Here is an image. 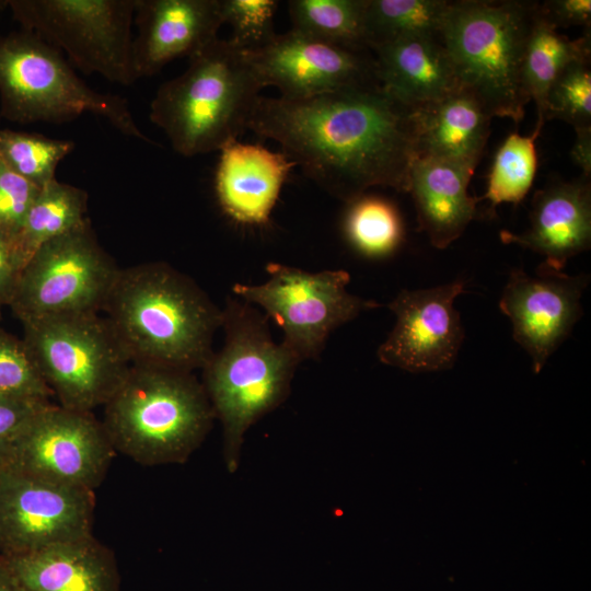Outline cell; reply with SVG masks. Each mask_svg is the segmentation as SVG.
Instances as JSON below:
<instances>
[{
  "instance_id": "cell-27",
  "label": "cell",
  "mask_w": 591,
  "mask_h": 591,
  "mask_svg": "<svg viewBox=\"0 0 591 591\" xmlns=\"http://www.w3.org/2000/svg\"><path fill=\"white\" fill-rule=\"evenodd\" d=\"M367 0H290L292 30L351 49L364 42Z\"/></svg>"
},
{
  "instance_id": "cell-34",
  "label": "cell",
  "mask_w": 591,
  "mask_h": 591,
  "mask_svg": "<svg viewBox=\"0 0 591 591\" xmlns=\"http://www.w3.org/2000/svg\"><path fill=\"white\" fill-rule=\"evenodd\" d=\"M39 189L0 158V228L16 234Z\"/></svg>"
},
{
  "instance_id": "cell-13",
  "label": "cell",
  "mask_w": 591,
  "mask_h": 591,
  "mask_svg": "<svg viewBox=\"0 0 591 591\" xmlns=\"http://www.w3.org/2000/svg\"><path fill=\"white\" fill-rule=\"evenodd\" d=\"M94 491L0 467V556L92 534Z\"/></svg>"
},
{
  "instance_id": "cell-15",
  "label": "cell",
  "mask_w": 591,
  "mask_h": 591,
  "mask_svg": "<svg viewBox=\"0 0 591 591\" xmlns=\"http://www.w3.org/2000/svg\"><path fill=\"white\" fill-rule=\"evenodd\" d=\"M464 286L457 279L428 289L402 290L387 304L396 323L378 349L379 360L413 373L452 368L464 340L454 309Z\"/></svg>"
},
{
  "instance_id": "cell-35",
  "label": "cell",
  "mask_w": 591,
  "mask_h": 591,
  "mask_svg": "<svg viewBox=\"0 0 591 591\" xmlns=\"http://www.w3.org/2000/svg\"><path fill=\"white\" fill-rule=\"evenodd\" d=\"M48 404L49 401L0 396V462L20 432Z\"/></svg>"
},
{
  "instance_id": "cell-19",
  "label": "cell",
  "mask_w": 591,
  "mask_h": 591,
  "mask_svg": "<svg viewBox=\"0 0 591 591\" xmlns=\"http://www.w3.org/2000/svg\"><path fill=\"white\" fill-rule=\"evenodd\" d=\"M219 152L215 188L223 212L241 224H267L296 163L282 152L237 139Z\"/></svg>"
},
{
  "instance_id": "cell-39",
  "label": "cell",
  "mask_w": 591,
  "mask_h": 591,
  "mask_svg": "<svg viewBox=\"0 0 591 591\" xmlns=\"http://www.w3.org/2000/svg\"><path fill=\"white\" fill-rule=\"evenodd\" d=\"M0 591H26L0 557Z\"/></svg>"
},
{
  "instance_id": "cell-5",
  "label": "cell",
  "mask_w": 591,
  "mask_h": 591,
  "mask_svg": "<svg viewBox=\"0 0 591 591\" xmlns=\"http://www.w3.org/2000/svg\"><path fill=\"white\" fill-rule=\"evenodd\" d=\"M215 414L193 372L131 364L104 404L102 425L115 450L143 465L184 463Z\"/></svg>"
},
{
  "instance_id": "cell-1",
  "label": "cell",
  "mask_w": 591,
  "mask_h": 591,
  "mask_svg": "<svg viewBox=\"0 0 591 591\" xmlns=\"http://www.w3.org/2000/svg\"><path fill=\"white\" fill-rule=\"evenodd\" d=\"M413 112L375 81L299 100L259 95L247 129L350 204L373 186L409 190Z\"/></svg>"
},
{
  "instance_id": "cell-29",
  "label": "cell",
  "mask_w": 591,
  "mask_h": 591,
  "mask_svg": "<svg viewBox=\"0 0 591 591\" xmlns=\"http://www.w3.org/2000/svg\"><path fill=\"white\" fill-rule=\"evenodd\" d=\"M348 205L345 231L358 251L369 256H384L397 247L403 229L393 205L367 195Z\"/></svg>"
},
{
  "instance_id": "cell-24",
  "label": "cell",
  "mask_w": 591,
  "mask_h": 591,
  "mask_svg": "<svg viewBox=\"0 0 591 591\" xmlns=\"http://www.w3.org/2000/svg\"><path fill=\"white\" fill-rule=\"evenodd\" d=\"M590 33L576 39L558 33L538 15L536 5L523 59V82L537 112L535 127L542 129L546 121L547 92L561 69L573 60L590 59Z\"/></svg>"
},
{
  "instance_id": "cell-38",
  "label": "cell",
  "mask_w": 591,
  "mask_h": 591,
  "mask_svg": "<svg viewBox=\"0 0 591 591\" xmlns=\"http://www.w3.org/2000/svg\"><path fill=\"white\" fill-rule=\"evenodd\" d=\"M576 141L570 157L575 164L582 170V175L590 178L591 174V128L576 130Z\"/></svg>"
},
{
  "instance_id": "cell-18",
  "label": "cell",
  "mask_w": 591,
  "mask_h": 591,
  "mask_svg": "<svg viewBox=\"0 0 591 591\" xmlns=\"http://www.w3.org/2000/svg\"><path fill=\"white\" fill-rule=\"evenodd\" d=\"M530 227L522 233L500 232L505 244H518L545 257L544 263L563 270L567 260L591 245V185L581 175L572 182H554L532 199Z\"/></svg>"
},
{
  "instance_id": "cell-22",
  "label": "cell",
  "mask_w": 591,
  "mask_h": 591,
  "mask_svg": "<svg viewBox=\"0 0 591 591\" xmlns=\"http://www.w3.org/2000/svg\"><path fill=\"white\" fill-rule=\"evenodd\" d=\"M380 84L403 104L417 108L461 85L441 36H410L370 49Z\"/></svg>"
},
{
  "instance_id": "cell-4",
  "label": "cell",
  "mask_w": 591,
  "mask_h": 591,
  "mask_svg": "<svg viewBox=\"0 0 591 591\" xmlns=\"http://www.w3.org/2000/svg\"><path fill=\"white\" fill-rule=\"evenodd\" d=\"M188 59L183 73L159 86L149 112L151 123L186 158L236 140L264 89L245 51L229 39L218 37Z\"/></svg>"
},
{
  "instance_id": "cell-23",
  "label": "cell",
  "mask_w": 591,
  "mask_h": 591,
  "mask_svg": "<svg viewBox=\"0 0 591 591\" xmlns=\"http://www.w3.org/2000/svg\"><path fill=\"white\" fill-rule=\"evenodd\" d=\"M474 173L455 164L415 157L409 172V193L416 207L419 230L443 250L459 239L477 217V197L467 187Z\"/></svg>"
},
{
  "instance_id": "cell-21",
  "label": "cell",
  "mask_w": 591,
  "mask_h": 591,
  "mask_svg": "<svg viewBox=\"0 0 591 591\" xmlns=\"http://www.w3.org/2000/svg\"><path fill=\"white\" fill-rule=\"evenodd\" d=\"M491 116L466 89L414 108L416 157L445 161L474 173L489 132Z\"/></svg>"
},
{
  "instance_id": "cell-28",
  "label": "cell",
  "mask_w": 591,
  "mask_h": 591,
  "mask_svg": "<svg viewBox=\"0 0 591 591\" xmlns=\"http://www.w3.org/2000/svg\"><path fill=\"white\" fill-rule=\"evenodd\" d=\"M535 127L530 136L510 134L496 152L485 194L477 201L489 200L487 216H495L501 202L519 204L530 190L537 166L535 140L541 134Z\"/></svg>"
},
{
  "instance_id": "cell-11",
  "label": "cell",
  "mask_w": 591,
  "mask_h": 591,
  "mask_svg": "<svg viewBox=\"0 0 591 591\" xmlns=\"http://www.w3.org/2000/svg\"><path fill=\"white\" fill-rule=\"evenodd\" d=\"M118 269L86 221L45 243L32 255L9 303L24 323L100 312Z\"/></svg>"
},
{
  "instance_id": "cell-8",
  "label": "cell",
  "mask_w": 591,
  "mask_h": 591,
  "mask_svg": "<svg viewBox=\"0 0 591 591\" xmlns=\"http://www.w3.org/2000/svg\"><path fill=\"white\" fill-rule=\"evenodd\" d=\"M24 343L58 405L92 413L104 406L131 362L99 312L25 322Z\"/></svg>"
},
{
  "instance_id": "cell-30",
  "label": "cell",
  "mask_w": 591,
  "mask_h": 591,
  "mask_svg": "<svg viewBox=\"0 0 591 591\" xmlns=\"http://www.w3.org/2000/svg\"><path fill=\"white\" fill-rule=\"evenodd\" d=\"M74 147L73 141L40 134L0 131V158L12 171L38 187L56 179L58 164Z\"/></svg>"
},
{
  "instance_id": "cell-36",
  "label": "cell",
  "mask_w": 591,
  "mask_h": 591,
  "mask_svg": "<svg viewBox=\"0 0 591 591\" xmlns=\"http://www.w3.org/2000/svg\"><path fill=\"white\" fill-rule=\"evenodd\" d=\"M537 13L556 30L559 27L582 26L590 31V0H547L537 2Z\"/></svg>"
},
{
  "instance_id": "cell-2",
  "label": "cell",
  "mask_w": 591,
  "mask_h": 591,
  "mask_svg": "<svg viewBox=\"0 0 591 591\" xmlns=\"http://www.w3.org/2000/svg\"><path fill=\"white\" fill-rule=\"evenodd\" d=\"M102 311L131 364L193 372L212 355L219 309L166 263L119 268Z\"/></svg>"
},
{
  "instance_id": "cell-33",
  "label": "cell",
  "mask_w": 591,
  "mask_h": 591,
  "mask_svg": "<svg viewBox=\"0 0 591 591\" xmlns=\"http://www.w3.org/2000/svg\"><path fill=\"white\" fill-rule=\"evenodd\" d=\"M0 396L49 401L42 378L24 340L0 331Z\"/></svg>"
},
{
  "instance_id": "cell-7",
  "label": "cell",
  "mask_w": 591,
  "mask_h": 591,
  "mask_svg": "<svg viewBox=\"0 0 591 591\" xmlns=\"http://www.w3.org/2000/svg\"><path fill=\"white\" fill-rule=\"evenodd\" d=\"M0 93L3 113L13 120L61 124L89 113L125 136L154 144L125 97L88 86L57 48L32 32L0 38Z\"/></svg>"
},
{
  "instance_id": "cell-31",
  "label": "cell",
  "mask_w": 591,
  "mask_h": 591,
  "mask_svg": "<svg viewBox=\"0 0 591 591\" xmlns=\"http://www.w3.org/2000/svg\"><path fill=\"white\" fill-rule=\"evenodd\" d=\"M554 118L575 130L591 128L590 59L569 62L553 81L546 97V120Z\"/></svg>"
},
{
  "instance_id": "cell-17",
  "label": "cell",
  "mask_w": 591,
  "mask_h": 591,
  "mask_svg": "<svg viewBox=\"0 0 591 591\" xmlns=\"http://www.w3.org/2000/svg\"><path fill=\"white\" fill-rule=\"evenodd\" d=\"M131 62L136 79L152 77L174 59L190 58L223 24L219 0H135Z\"/></svg>"
},
{
  "instance_id": "cell-3",
  "label": "cell",
  "mask_w": 591,
  "mask_h": 591,
  "mask_svg": "<svg viewBox=\"0 0 591 591\" xmlns=\"http://www.w3.org/2000/svg\"><path fill=\"white\" fill-rule=\"evenodd\" d=\"M221 327L224 344L201 368V384L222 425L225 466L234 473L246 431L286 401L301 361L274 340L266 315L241 299H228Z\"/></svg>"
},
{
  "instance_id": "cell-20",
  "label": "cell",
  "mask_w": 591,
  "mask_h": 591,
  "mask_svg": "<svg viewBox=\"0 0 591 591\" xmlns=\"http://www.w3.org/2000/svg\"><path fill=\"white\" fill-rule=\"evenodd\" d=\"M26 591H119L113 553L93 535L31 553L0 556Z\"/></svg>"
},
{
  "instance_id": "cell-12",
  "label": "cell",
  "mask_w": 591,
  "mask_h": 591,
  "mask_svg": "<svg viewBox=\"0 0 591 591\" xmlns=\"http://www.w3.org/2000/svg\"><path fill=\"white\" fill-rule=\"evenodd\" d=\"M114 453L102 422L92 413L50 403L15 438L0 467L94 491Z\"/></svg>"
},
{
  "instance_id": "cell-25",
  "label": "cell",
  "mask_w": 591,
  "mask_h": 591,
  "mask_svg": "<svg viewBox=\"0 0 591 591\" xmlns=\"http://www.w3.org/2000/svg\"><path fill=\"white\" fill-rule=\"evenodd\" d=\"M86 210L84 189L57 178L40 187L15 234L24 266L42 245L89 221Z\"/></svg>"
},
{
  "instance_id": "cell-9",
  "label": "cell",
  "mask_w": 591,
  "mask_h": 591,
  "mask_svg": "<svg viewBox=\"0 0 591 591\" xmlns=\"http://www.w3.org/2000/svg\"><path fill=\"white\" fill-rule=\"evenodd\" d=\"M265 269L266 281L234 283L232 291L280 326L281 344L301 362L317 359L334 329L380 306L349 293L350 275L343 269L309 273L280 263H268Z\"/></svg>"
},
{
  "instance_id": "cell-26",
  "label": "cell",
  "mask_w": 591,
  "mask_h": 591,
  "mask_svg": "<svg viewBox=\"0 0 591 591\" xmlns=\"http://www.w3.org/2000/svg\"><path fill=\"white\" fill-rule=\"evenodd\" d=\"M449 5L444 0H367V48L410 36H441Z\"/></svg>"
},
{
  "instance_id": "cell-32",
  "label": "cell",
  "mask_w": 591,
  "mask_h": 591,
  "mask_svg": "<svg viewBox=\"0 0 591 591\" xmlns=\"http://www.w3.org/2000/svg\"><path fill=\"white\" fill-rule=\"evenodd\" d=\"M222 23L232 28L229 40L244 51L255 50L276 36V0H219Z\"/></svg>"
},
{
  "instance_id": "cell-40",
  "label": "cell",
  "mask_w": 591,
  "mask_h": 591,
  "mask_svg": "<svg viewBox=\"0 0 591 591\" xmlns=\"http://www.w3.org/2000/svg\"><path fill=\"white\" fill-rule=\"evenodd\" d=\"M2 304V302L0 301V305Z\"/></svg>"
},
{
  "instance_id": "cell-16",
  "label": "cell",
  "mask_w": 591,
  "mask_h": 591,
  "mask_svg": "<svg viewBox=\"0 0 591 591\" xmlns=\"http://www.w3.org/2000/svg\"><path fill=\"white\" fill-rule=\"evenodd\" d=\"M589 281L587 274L569 276L544 262L535 275L510 273L499 309L511 320L513 339L531 356L536 373L581 317L580 299Z\"/></svg>"
},
{
  "instance_id": "cell-14",
  "label": "cell",
  "mask_w": 591,
  "mask_h": 591,
  "mask_svg": "<svg viewBox=\"0 0 591 591\" xmlns=\"http://www.w3.org/2000/svg\"><path fill=\"white\" fill-rule=\"evenodd\" d=\"M369 49H351L290 30L267 45L245 51L263 88L280 97L306 99L379 81Z\"/></svg>"
},
{
  "instance_id": "cell-6",
  "label": "cell",
  "mask_w": 591,
  "mask_h": 591,
  "mask_svg": "<svg viewBox=\"0 0 591 591\" xmlns=\"http://www.w3.org/2000/svg\"><path fill=\"white\" fill-rule=\"evenodd\" d=\"M536 1H450L441 40L462 88L494 117L522 120L523 59Z\"/></svg>"
},
{
  "instance_id": "cell-37",
  "label": "cell",
  "mask_w": 591,
  "mask_h": 591,
  "mask_svg": "<svg viewBox=\"0 0 591 591\" xmlns=\"http://www.w3.org/2000/svg\"><path fill=\"white\" fill-rule=\"evenodd\" d=\"M24 267L15 234L0 228V301L9 303Z\"/></svg>"
},
{
  "instance_id": "cell-10",
  "label": "cell",
  "mask_w": 591,
  "mask_h": 591,
  "mask_svg": "<svg viewBox=\"0 0 591 591\" xmlns=\"http://www.w3.org/2000/svg\"><path fill=\"white\" fill-rule=\"evenodd\" d=\"M26 27L85 74L130 85L135 0H23L10 4Z\"/></svg>"
}]
</instances>
